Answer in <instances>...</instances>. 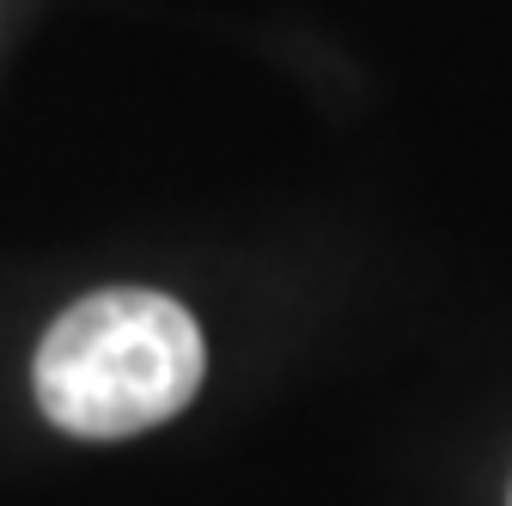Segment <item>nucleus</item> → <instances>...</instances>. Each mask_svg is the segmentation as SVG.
I'll return each instance as SVG.
<instances>
[{
	"label": "nucleus",
	"mask_w": 512,
	"mask_h": 506,
	"mask_svg": "<svg viewBox=\"0 0 512 506\" xmlns=\"http://www.w3.org/2000/svg\"><path fill=\"white\" fill-rule=\"evenodd\" d=\"M202 366V330L177 299L110 287L49 324L37 348V403L61 433L128 439L196 397Z\"/></svg>",
	"instance_id": "f257e3e1"
}]
</instances>
